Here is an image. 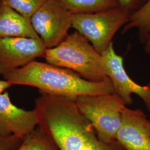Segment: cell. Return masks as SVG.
Listing matches in <instances>:
<instances>
[{
	"instance_id": "obj_1",
	"label": "cell",
	"mask_w": 150,
	"mask_h": 150,
	"mask_svg": "<svg viewBox=\"0 0 150 150\" xmlns=\"http://www.w3.org/2000/svg\"><path fill=\"white\" fill-rule=\"evenodd\" d=\"M35 108L41 129L59 150H126L116 140L107 143L98 137L75 99L41 93Z\"/></svg>"
},
{
	"instance_id": "obj_2",
	"label": "cell",
	"mask_w": 150,
	"mask_h": 150,
	"mask_svg": "<svg viewBox=\"0 0 150 150\" xmlns=\"http://www.w3.org/2000/svg\"><path fill=\"white\" fill-rule=\"evenodd\" d=\"M2 76L13 85L32 86L38 88L40 93L74 99L82 95L115 93L109 78L102 82H92L72 70L36 60Z\"/></svg>"
},
{
	"instance_id": "obj_3",
	"label": "cell",
	"mask_w": 150,
	"mask_h": 150,
	"mask_svg": "<svg viewBox=\"0 0 150 150\" xmlns=\"http://www.w3.org/2000/svg\"><path fill=\"white\" fill-rule=\"evenodd\" d=\"M44 59L48 64L72 70L87 80L102 82L108 79L101 54L76 31L57 46L47 49Z\"/></svg>"
},
{
	"instance_id": "obj_4",
	"label": "cell",
	"mask_w": 150,
	"mask_h": 150,
	"mask_svg": "<svg viewBox=\"0 0 150 150\" xmlns=\"http://www.w3.org/2000/svg\"><path fill=\"white\" fill-rule=\"evenodd\" d=\"M75 102L81 113L92 124L99 139L110 143L116 141L122 122V110L126 105L115 93L101 95H82Z\"/></svg>"
},
{
	"instance_id": "obj_5",
	"label": "cell",
	"mask_w": 150,
	"mask_h": 150,
	"mask_svg": "<svg viewBox=\"0 0 150 150\" xmlns=\"http://www.w3.org/2000/svg\"><path fill=\"white\" fill-rule=\"evenodd\" d=\"M131 15L120 6L97 12L74 13L72 27L101 54L113 42L115 35L128 22Z\"/></svg>"
},
{
	"instance_id": "obj_6",
	"label": "cell",
	"mask_w": 150,
	"mask_h": 150,
	"mask_svg": "<svg viewBox=\"0 0 150 150\" xmlns=\"http://www.w3.org/2000/svg\"><path fill=\"white\" fill-rule=\"evenodd\" d=\"M74 14L58 0H46L31 17L32 27L46 48H54L69 35Z\"/></svg>"
},
{
	"instance_id": "obj_7",
	"label": "cell",
	"mask_w": 150,
	"mask_h": 150,
	"mask_svg": "<svg viewBox=\"0 0 150 150\" xmlns=\"http://www.w3.org/2000/svg\"><path fill=\"white\" fill-rule=\"evenodd\" d=\"M104 68L111 80L115 93L121 97L126 106L132 105V95L139 96L150 112V83L142 86L132 80L123 66V57L115 52L113 42L101 54Z\"/></svg>"
},
{
	"instance_id": "obj_8",
	"label": "cell",
	"mask_w": 150,
	"mask_h": 150,
	"mask_svg": "<svg viewBox=\"0 0 150 150\" xmlns=\"http://www.w3.org/2000/svg\"><path fill=\"white\" fill-rule=\"evenodd\" d=\"M47 49L41 38H0V75L44 58Z\"/></svg>"
},
{
	"instance_id": "obj_9",
	"label": "cell",
	"mask_w": 150,
	"mask_h": 150,
	"mask_svg": "<svg viewBox=\"0 0 150 150\" xmlns=\"http://www.w3.org/2000/svg\"><path fill=\"white\" fill-rule=\"evenodd\" d=\"M116 140L126 150H150V120L141 109L123 107Z\"/></svg>"
},
{
	"instance_id": "obj_10",
	"label": "cell",
	"mask_w": 150,
	"mask_h": 150,
	"mask_svg": "<svg viewBox=\"0 0 150 150\" xmlns=\"http://www.w3.org/2000/svg\"><path fill=\"white\" fill-rule=\"evenodd\" d=\"M38 126L34 109L25 110L16 106L6 91L0 95V136L15 135L24 139Z\"/></svg>"
},
{
	"instance_id": "obj_11",
	"label": "cell",
	"mask_w": 150,
	"mask_h": 150,
	"mask_svg": "<svg viewBox=\"0 0 150 150\" xmlns=\"http://www.w3.org/2000/svg\"><path fill=\"white\" fill-rule=\"evenodd\" d=\"M0 38H40L30 20L0 1Z\"/></svg>"
},
{
	"instance_id": "obj_12",
	"label": "cell",
	"mask_w": 150,
	"mask_h": 150,
	"mask_svg": "<svg viewBox=\"0 0 150 150\" xmlns=\"http://www.w3.org/2000/svg\"><path fill=\"white\" fill-rule=\"evenodd\" d=\"M73 13H93L120 6L117 0H58Z\"/></svg>"
},
{
	"instance_id": "obj_13",
	"label": "cell",
	"mask_w": 150,
	"mask_h": 150,
	"mask_svg": "<svg viewBox=\"0 0 150 150\" xmlns=\"http://www.w3.org/2000/svg\"><path fill=\"white\" fill-rule=\"evenodd\" d=\"M132 28L138 31L140 41L145 44L150 33V0H147L138 10L132 14L128 22L123 26L122 33Z\"/></svg>"
},
{
	"instance_id": "obj_14",
	"label": "cell",
	"mask_w": 150,
	"mask_h": 150,
	"mask_svg": "<svg viewBox=\"0 0 150 150\" xmlns=\"http://www.w3.org/2000/svg\"><path fill=\"white\" fill-rule=\"evenodd\" d=\"M15 150H59L43 131L37 127L26 136Z\"/></svg>"
},
{
	"instance_id": "obj_15",
	"label": "cell",
	"mask_w": 150,
	"mask_h": 150,
	"mask_svg": "<svg viewBox=\"0 0 150 150\" xmlns=\"http://www.w3.org/2000/svg\"><path fill=\"white\" fill-rule=\"evenodd\" d=\"M30 20L32 15L46 0H1Z\"/></svg>"
},
{
	"instance_id": "obj_16",
	"label": "cell",
	"mask_w": 150,
	"mask_h": 150,
	"mask_svg": "<svg viewBox=\"0 0 150 150\" xmlns=\"http://www.w3.org/2000/svg\"><path fill=\"white\" fill-rule=\"evenodd\" d=\"M23 139V138L15 135L7 137L0 136V150H15Z\"/></svg>"
},
{
	"instance_id": "obj_17",
	"label": "cell",
	"mask_w": 150,
	"mask_h": 150,
	"mask_svg": "<svg viewBox=\"0 0 150 150\" xmlns=\"http://www.w3.org/2000/svg\"><path fill=\"white\" fill-rule=\"evenodd\" d=\"M117 1L120 7L132 14L138 10L147 0H117Z\"/></svg>"
},
{
	"instance_id": "obj_18",
	"label": "cell",
	"mask_w": 150,
	"mask_h": 150,
	"mask_svg": "<svg viewBox=\"0 0 150 150\" xmlns=\"http://www.w3.org/2000/svg\"><path fill=\"white\" fill-rule=\"evenodd\" d=\"M13 86V84L8 81L0 80V95L4 93L6 90L10 88L11 86Z\"/></svg>"
},
{
	"instance_id": "obj_19",
	"label": "cell",
	"mask_w": 150,
	"mask_h": 150,
	"mask_svg": "<svg viewBox=\"0 0 150 150\" xmlns=\"http://www.w3.org/2000/svg\"><path fill=\"white\" fill-rule=\"evenodd\" d=\"M144 50L147 54H150V33L145 42Z\"/></svg>"
}]
</instances>
